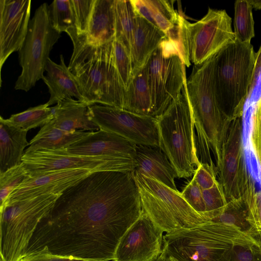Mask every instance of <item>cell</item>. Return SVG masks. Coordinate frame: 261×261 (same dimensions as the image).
Listing matches in <instances>:
<instances>
[{
	"label": "cell",
	"instance_id": "21",
	"mask_svg": "<svg viewBox=\"0 0 261 261\" xmlns=\"http://www.w3.org/2000/svg\"><path fill=\"white\" fill-rule=\"evenodd\" d=\"M136 14L130 49L133 75L144 66L152 54L167 37L163 31Z\"/></svg>",
	"mask_w": 261,
	"mask_h": 261
},
{
	"label": "cell",
	"instance_id": "45",
	"mask_svg": "<svg viewBox=\"0 0 261 261\" xmlns=\"http://www.w3.org/2000/svg\"><path fill=\"white\" fill-rule=\"evenodd\" d=\"M155 261H170V259L165 250L163 248L162 253Z\"/></svg>",
	"mask_w": 261,
	"mask_h": 261
},
{
	"label": "cell",
	"instance_id": "12",
	"mask_svg": "<svg viewBox=\"0 0 261 261\" xmlns=\"http://www.w3.org/2000/svg\"><path fill=\"white\" fill-rule=\"evenodd\" d=\"M22 163L30 176L49 171L83 169L93 171H134V158L87 156L71 154L65 149H40L24 153Z\"/></svg>",
	"mask_w": 261,
	"mask_h": 261
},
{
	"label": "cell",
	"instance_id": "36",
	"mask_svg": "<svg viewBox=\"0 0 261 261\" xmlns=\"http://www.w3.org/2000/svg\"><path fill=\"white\" fill-rule=\"evenodd\" d=\"M206 217L212 220L219 216L228 203L223 188L218 181L210 189L202 190Z\"/></svg>",
	"mask_w": 261,
	"mask_h": 261
},
{
	"label": "cell",
	"instance_id": "6",
	"mask_svg": "<svg viewBox=\"0 0 261 261\" xmlns=\"http://www.w3.org/2000/svg\"><path fill=\"white\" fill-rule=\"evenodd\" d=\"M255 54L250 43L236 40L215 55V96L222 111L232 120L243 116L249 98Z\"/></svg>",
	"mask_w": 261,
	"mask_h": 261
},
{
	"label": "cell",
	"instance_id": "48",
	"mask_svg": "<svg viewBox=\"0 0 261 261\" xmlns=\"http://www.w3.org/2000/svg\"><path fill=\"white\" fill-rule=\"evenodd\" d=\"M0 261H3V259L2 258V257L0 256Z\"/></svg>",
	"mask_w": 261,
	"mask_h": 261
},
{
	"label": "cell",
	"instance_id": "31",
	"mask_svg": "<svg viewBox=\"0 0 261 261\" xmlns=\"http://www.w3.org/2000/svg\"><path fill=\"white\" fill-rule=\"evenodd\" d=\"M50 18L60 33L76 29L75 19L71 0H55L49 6Z\"/></svg>",
	"mask_w": 261,
	"mask_h": 261
},
{
	"label": "cell",
	"instance_id": "28",
	"mask_svg": "<svg viewBox=\"0 0 261 261\" xmlns=\"http://www.w3.org/2000/svg\"><path fill=\"white\" fill-rule=\"evenodd\" d=\"M115 38L130 53V45L136 24L137 14L131 1H114Z\"/></svg>",
	"mask_w": 261,
	"mask_h": 261
},
{
	"label": "cell",
	"instance_id": "43",
	"mask_svg": "<svg viewBox=\"0 0 261 261\" xmlns=\"http://www.w3.org/2000/svg\"><path fill=\"white\" fill-rule=\"evenodd\" d=\"M261 74V45L255 54L254 63L249 89V98L256 86L258 79Z\"/></svg>",
	"mask_w": 261,
	"mask_h": 261
},
{
	"label": "cell",
	"instance_id": "40",
	"mask_svg": "<svg viewBox=\"0 0 261 261\" xmlns=\"http://www.w3.org/2000/svg\"><path fill=\"white\" fill-rule=\"evenodd\" d=\"M229 261H261V251L254 241L236 245Z\"/></svg>",
	"mask_w": 261,
	"mask_h": 261
},
{
	"label": "cell",
	"instance_id": "23",
	"mask_svg": "<svg viewBox=\"0 0 261 261\" xmlns=\"http://www.w3.org/2000/svg\"><path fill=\"white\" fill-rule=\"evenodd\" d=\"M27 132L9 124L0 117V174L21 164L24 149L30 145Z\"/></svg>",
	"mask_w": 261,
	"mask_h": 261
},
{
	"label": "cell",
	"instance_id": "22",
	"mask_svg": "<svg viewBox=\"0 0 261 261\" xmlns=\"http://www.w3.org/2000/svg\"><path fill=\"white\" fill-rule=\"evenodd\" d=\"M89 106L73 98L64 100L53 107L54 115L50 121L55 127L66 132L99 129L90 117Z\"/></svg>",
	"mask_w": 261,
	"mask_h": 261
},
{
	"label": "cell",
	"instance_id": "16",
	"mask_svg": "<svg viewBox=\"0 0 261 261\" xmlns=\"http://www.w3.org/2000/svg\"><path fill=\"white\" fill-rule=\"evenodd\" d=\"M31 0H1L0 68L13 53L19 51L27 36Z\"/></svg>",
	"mask_w": 261,
	"mask_h": 261
},
{
	"label": "cell",
	"instance_id": "47",
	"mask_svg": "<svg viewBox=\"0 0 261 261\" xmlns=\"http://www.w3.org/2000/svg\"><path fill=\"white\" fill-rule=\"evenodd\" d=\"M169 258H170V261H176V260H174V259H172V258H170V257H169Z\"/></svg>",
	"mask_w": 261,
	"mask_h": 261
},
{
	"label": "cell",
	"instance_id": "15",
	"mask_svg": "<svg viewBox=\"0 0 261 261\" xmlns=\"http://www.w3.org/2000/svg\"><path fill=\"white\" fill-rule=\"evenodd\" d=\"M163 232L143 209L120 239L111 261H155L163 251Z\"/></svg>",
	"mask_w": 261,
	"mask_h": 261
},
{
	"label": "cell",
	"instance_id": "24",
	"mask_svg": "<svg viewBox=\"0 0 261 261\" xmlns=\"http://www.w3.org/2000/svg\"><path fill=\"white\" fill-rule=\"evenodd\" d=\"M114 0H95L88 31L85 35L87 42L99 46L115 40Z\"/></svg>",
	"mask_w": 261,
	"mask_h": 261
},
{
	"label": "cell",
	"instance_id": "39",
	"mask_svg": "<svg viewBox=\"0 0 261 261\" xmlns=\"http://www.w3.org/2000/svg\"><path fill=\"white\" fill-rule=\"evenodd\" d=\"M181 194L187 203L195 211L208 219L206 217V206L203 199L202 190L194 177L187 185Z\"/></svg>",
	"mask_w": 261,
	"mask_h": 261
},
{
	"label": "cell",
	"instance_id": "34",
	"mask_svg": "<svg viewBox=\"0 0 261 261\" xmlns=\"http://www.w3.org/2000/svg\"><path fill=\"white\" fill-rule=\"evenodd\" d=\"M249 127L248 146L261 172V97L253 107Z\"/></svg>",
	"mask_w": 261,
	"mask_h": 261
},
{
	"label": "cell",
	"instance_id": "9",
	"mask_svg": "<svg viewBox=\"0 0 261 261\" xmlns=\"http://www.w3.org/2000/svg\"><path fill=\"white\" fill-rule=\"evenodd\" d=\"M143 210L163 231L189 229L210 220L195 211L179 191L134 171Z\"/></svg>",
	"mask_w": 261,
	"mask_h": 261
},
{
	"label": "cell",
	"instance_id": "35",
	"mask_svg": "<svg viewBox=\"0 0 261 261\" xmlns=\"http://www.w3.org/2000/svg\"><path fill=\"white\" fill-rule=\"evenodd\" d=\"M250 229H261V192L256 190L254 180L241 197Z\"/></svg>",
	"mask_w": 261,
	"mask_h": 261
},
{
	"label": "cell",
	"instance_id": "5",
	"mask_svg": "<svg viewBox=\"0 0 261 261\" xmlns=\"http://www.w3.org/2000/svg\"><path fill=\"white\" fill-rule=\"evenodd\" d=\"M156 119L160 147L174 168L177 177L192 176L201 163L186 82L180 93Z\"/></svg>",
	"mask_w": 261,
	"mask_h": 261
},
{
	"label": "cell",
	"instance_id": "18",
	"mask_svg": "<svg viewBox=\"0 0 261 261\" xmlns=\"http://www.w3.org/2000/svg\"><path fill=\"white\" fill-rule=\"evenodd\" d=\"M137 144L114 133L99 129L91 132L66 150L71 154L87 156L134 157Z\"/></svg>",
	"mask_w": 261,
	"mask_h": 261
},
{
	"label": "cell",
	"instance_id": "46",
	"mask_svg": "<svg viewBox=\"0 0 261 261\" xmlns=\"http://www.w3.org/2000/svg\"><path fill=\"white\" fill-rule=\"evenodd\" d=\"M253 8L256 10L261 9V0H249Z\"/></svg>",
	"mask_w": 261,
	"mask_h": 261
},
{
	"label": "cell",
	"instance_id": "25",
	"mask_svg": "<svg viewBox=\"0 0 261 261\" xmlns=\"http://www.w3.org/2000/svg\"><path fill=\"white\" fill-rule=\"evenodd\" d=\"M136 13L166 34L176 25L179 15L164 0H131Z\"/></svg>",
	"mask_w": 261,
	"mask_h": 261
},
{
	"label": "cell",
	"instance_id": "17",
	"mask_svg": "<svg viewBox=\"0 0 261 261\" xmlns=\"http://www.w3.org/2000/svg\"><path fill=\"white\" fill-rule=\"evenodd\" d=\"M93 172L83 169H62L35 174L30 176L17 188L11 194L4 205L42 195H61L67 189Z\"/></svg>",
	"mask_w": 261,
	"mask_h": 261
},
{
	"label": "cell",
	"instance_id": "30",
	"mask_svg": "<svg viewBox=\"0 0 261 261\" xmlns=\"http://www.w3.org/2000/svg\"><path fill=\"white\" fill-rule=\"evenodd\" d=\"M234 33L237 41L249 43L254 36L252 7L249 0H238L234 5Z\"/></svg>",
	"mask_w": 261,
	"mask_h": 261
},
{
	"label": "cell",
	"instance_id": "41",
	"mask_svg": "<svg viewBox=\"0 0 261 261\" xmlns=\"http://www.w3.org/2000/svg\"><path fill=\"white\" fill-rule=\"evenodd\" d=\"M218 172L216 166L200 163L196 170L194 178L202 190L213 187L218 181L216 176Z\"/></svg>",
	"mask_w": 261,
	"mask_h": 261
},
{
	"label": "cell",
	"instance_id": "44",
	"mask_svg": "<svg viewBox=\"0 0 261 261\" xmlns=\"http://www.w3.org/2000/svg\"><path fill=\"white\" fill-rule=\"evenodd\" d=\"M247 233L255 241L261 251V229H251Z\"/></svg>",
	"mask_w": 261,
	"mask_h": 261
},
{
	"label": "cell",
	"instance_id": "26",
	"mask_svg": "<svg viewBox=\"0 0 261 261\" xmlns=\"http://www.w3.org/2000/svg\"><path fill=\"white\" fill-rule=\"evenodd\" d=\"M90 132L82 130L64 131L55 127L49 121L42 126L38 134L31 140L30 146L24 153L40 149H66L87 136Z\"/></svg>",
	"mask_w": 261,
	"mask_h": 261
},
{
	"label": "cell",
	"instance_id": "42",
	"mask_svg": "<svg viewBox=\"0 0 261 261\" xmlns=\"http://www.w3.org/2000/svg\"><path fill=\"white\" fill-rule=\"evenodd\" d=\"M19 261H92L64 257L58 255H53L44 254L42 253H36L25 256L21 258Z\"/></svg>",
	"mask_w": 261,
	"mask_h": 261
},
{
	"label": "cell",
	"instance_id": "8",
	"mask_svg": "<svg viewBox=\"0 0 261 261\" xmlns=\"http://www.w3.org/2000/svg\"><path fill=\"white\" fill-rule=\"evenodd\" d=\"M231 18L225 10L208 8L206 14L192 23L179 15L178 43L186 66L204 62L236 39Z\"/></svg>",
	"mask_w": 261,
	"mask_h": 261
},
{
	"label": "cell",
	"instance_id": "3",
	"mask_svg": "<svg viewBox=\"0 0 261 261\" xmlns=\"http://www.w3.org/2000/svg\"><path fill=\"white\" fill-rule=\"evenodd\" d=\"M215 55L202 64L194 65L186 81V87L197 133L200 162L215 165L212 159V152L218 170L232 120L222 111L215 96L213 85Z\"/></svg>",
	"mask_w": 261,
	"mask_h": 261
},
{
	"label": "cell",
	"instance_id": "14",
	"mask_svg": "<svg viewBox=\"0 0 261 261\" xmlns=\"http://www.w3.org/2000/svg\"><path fill=\"white\" fill-rule=\"evenodd\" d=\"M243 134V117L233 119L218 170L219 182L228 201L240 198L253 180L247 168Z\"/></svg>",
	"mask_w": 261,
	"mask_h": 261
},
{
	"label": "cell",
	"instance_id": "11",
	"mask_svg": "<svg viewBox=\"0 0 261 261\" xmlns=\"http://www.w3.org/2000/svg\"><path fill=\"white\" fill-rule=\"evenodd\" d=\"M151 97V116L157 118L181 92L186 82L178 45L166 38L144 65Z\"/></svg>",
	"mask_w": 261,
	"mask_h": 261
},
{
	"label": "cell",
	"instance_id": "4",
	"mask_svg": "<svg viewBox=\"0 0 261 261\" xmlns=\"http://www.w3.org/2000/svg\"><path fill=\"white\" fill-rule=\"evenodd\" d=\"M254 241L237 227L211 220L167 233L163 248L176 261H229L234 247Z\"/></svg>",
	"mask_w": 261,
	"mask_h": 261
},
{
	"label": "cell",
	"instance_id": "27",
	"mask_svg": "<svg viewBox=\"0 0 261 261\" xmlns=\"http://www.w3.org/2000/svg\"><path fill=\"white\" fill-rule=\"evenodd\" d=\"M123 109L152 116L151 97L145 66L133 75L126 91Z\"/></svg>",
	"mask_w": 261,
	"mask_h": 261
},
{
	"label": "cell",
	"instance_id": "19",
	"mask_svg": "<svg viewBox=\"0 0 261 261\" xmlns=\"http://www.w3.org/2000/svg\"><path fill=\"white\" fill-rule=\"evenodd\" d=\"M134 159V171L178 191L175 184V169L160 147L137 145Z\"/></svg>",
	"mask_w": 261,
	"mask_h": 261
},
{
	"label": "cell",
	"instance_id": "37",
	"mask_svg": "<svg viewBox=\"0 0 261 261\" xmlns=\"http://www.w3.org/2000/svg\"><path fill=\"white\" fill-rule=\"evenodd\" d=\"M114 49L116 67L126 91L133 76L130 55L123 45L115 39Z\"/></svg>",
	"mask_w": 261,
	"mask_h": 261
},
{
	"label": "cell",
	"instance_id": "7",
	"mask_svg": "<svg viewBox=\"0 0 261 261\" xmlns=\"http://www.w3.org/2000/svg\"><path fill=\"white\" fill-rule=\"evenodd\" d=\"M61 195L47 194L7 203L0 208V256L19 261L38 223Z\"/></svg>",
	"mask_w": 261,
	"mask_h": 261
},
{
	"label": "cell",
	"instance_id": "32",
	"mask_svg": "<svg viewBox=\"0 0 261 261\" xmlns=\"http://www.w3.org/2000/svg\"><path fill=\"white\" fill-rule=\"evenodd\" d=\"M211 221L236 226L247 233L250 229L246 208L241 197L228 201L222 213Z\"/></svg>",
	"mask_w": 261,
	"mask_h": 261
},
{
	"label": "cell",
	"instance_id": "13",
	"mask_svg": "<svg viewBox=\"0 0 261 261\" xmlns=\"http://www.w3.org/2000/svg\"><path fill=\"white\" fill-rule=\"evenodd\" d=\"M89 111L99 129L114 133L137 145L160 147L156 118L102 105L89 106Z\"/></svg>",
	"mask_w": 261,
	"mask_h": 261
},
{
	"label": "cell",
	"instance_id": "38",
	"mask_svg": "<svg viewBox=\"0 0 261 261\" xmlns=\"http://www.w3.org/2000/svg\"><path fill=\"white\" fill-rule=\"evenodd\" d=\"M75 19L77 34L86 35L93 12L95 0H71Z\"/></svg>",
	"mask_w": 261,
	"mask_h": 261
},
{
	"label": "cell",
	"instance_id": "10",
	"mask_svg": "<svg viewBox=\"0 0 261 261\" xmlns=\"http://www.w3.org/2000/svg\"><path fill=\"white\" fill-rule=\"evenodd\" d=\"M61 34L53 25L49 6L42 4L30 20L27 36L18 51L22 70L16 81L15 90L29 91L43 79L50 52Z\"/></svg>",
	"mask_w": 261,
	"mask_h": 261
},
{
	"label": "cell",
	"instance_id": "33",
	"mask_svg": "<svg viewBox=\"0 0 261 261\" xmlns=\"http://www.w3.org/2000/svg\"><path fill=\"white\" fill-rule=\"evenodd\" d=\"M30 177L22 163L0 174V208L11 194Z\"/></svg>",
	"mask_w": 261,
	"mask_h": 261
},
{
	"label": "cell",
	"instance_id": "2",
	"mask_svg": "<svg viewBox=\"0 0 261 261\" xmlns=\"http://www.w3.org/2000/svg\"><path fill=\"white\" fill-rule=\"evenodd\" d=\"M73 45L68 68L88 106L96 103L124 108L126 89L116 67L114 40L101 45L88 43L76 29L66 33Z\"/></svg>",
	"mask_w": 261,
	"mask_h": 261
},
{
	"label": "cell",
	"instance_id": "1",
	"mask_svg": "<svg viewBox=\"0 0 261 261\" xmlns=\"http://www.w3.org/2000/svg\"><path fill=\"white\" fill-rule=\"evenodd\" d=\"M142 211L133 171L92 172L59 196L38 223L22 257L42 253L112 260L120 239Z\"/></svg>",
	"mask_w": 261,
	"mask_h": 261
},
{
	"label": "cell",
	"instance_id": "20",
	"mask_svg": "<svg viewBox=\"0 0 261 261\" xmlns=\"http://www.w3.org/2000/svg\"><path fill=\"white\" fill-rule=\"evenodd\" d=\"M45 71L46 75L42 80L47 85L50 94L49 99L47 102L49 107L73 97L85 103L78 83L65 65L62 55H60V64L56 63L49 58Z\"/></svg>",
	"mask_w": 261,
	"mask_h": 261
},
{
	"label": "cell",
	"instance_id": "29",
	"mask_svg": "<svg viewBox=\"0 0 261 261\" xmlns=\"http://www.w3.org/2000/svg\"><path fill=\"white\" fill-rule=\"evenodd\" d=\"M53 108L49 107L46 103L12 115L4 120L10 125L28 131L32 128L43 126L53 119Z\"/></svg>",
	"mask_w": 261,
	"mask_h": 261
}]
</instances>
